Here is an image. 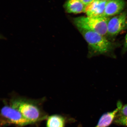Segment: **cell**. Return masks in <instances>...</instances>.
I'll return each mask as SVG.
<instances>
[{
	"label": "cell",
	"mask_w": 127,
	"mask_h": 127,
	"mask_svg": "<svg viewBox=\"0 0 127 127\" xmlns=\"http://www.w3.org/2000/svg\"><path fill=\"white\" fill-rule=\"evenodd\" d=\"M42 101L40 100L15 96L10 99L9 105L18 111L25 118L34 123L48 118L41 107Z\"/></svg>",
	"instance_id": "obj_1"
},
{
	"label": "cell",
	"mask_w": 127,
	"mask_h": 127,
	"mask_svg": "<svg viewBox=\"0 0 127 127\" xmlns=\"http://www.w3.org/2000/svg\"><path fill=\"white\" fill-rule=\"evenodd\" d=\"M77 28L88 44L90 57L101 55H110L115 50L116 45L106 36L86 29Z\"/></svg>",
	"instance_id": "obj_2"
},
{
	"label": "cell",
	"mask_w": 127,
	"mask_h": 127,
	"mask_svg": "<svg viewBox=\"0 0 127 127\" xmlns=\"http://www.w3.org/2000/svg\"><path fill=\"white\" fill-rule=\"evenodd\" d=\"M110 17H93L82 16L73 19L76 27L83 28L99 33L105 36L107 35V26Z\"/></svg>",
	"instance_id": "obj_3"
},
{
	"label": "cell",
	"mask_w": 127,
	"mask_h": 127,
	"mask_svg": "<svg viewBox=\"0 0 127 127\" xmlns=\"http://www.w3.org/2000/svg\"><path fill=\"white\" fill-rule=\"evenodd\" d=\"M1 125L2 126L13 124L23 127L33 124L18 111L8 105H5L1 109Z\"/></svg>",
	"instance_id": "obj_4"
},
{
	"label": "cell",
	"mask_w": 127,
	"mask_h": 127,
	"mask_svg": "<svg viewBox=\"0 0 127 127\" xmlns=\"http://www.w3.org/2000/svg\"><path fill=\"white\" fill-rule=\"evenodd\" d=\"M127 12L124 11L121 13L109 19L107 26V35L115 37L127 28Z\"/></svg>",
	"instance_id": "obj_5"
},
{
	"label": "cell",
	"mask_w": 127,
	"mask_h": 127,
	"mask_svg": "<svg viewBox=\"0 0 127 127\" xmlns=\"http://www.w3.org/2000/svg\"><path fill=\"white\" fill-rule=\"evenodd\" d=\"M108 1L93 0L85 5L84 12L88 17H102Z\"/></svg>",
	"instance_id": "obj_6"
},
{
	"label": "cell",
	"mask_w": 127,
	"mask_h": 127,
	"mask_svg": "<svg viewBox=\"0 0 127 127\" xmlns=\"http://www.w3.org/2000/svg\"><path fill=\"white\" fill-rule=\"evenodd\" d=\"M126 5L125 0H108L103 16L110 17L118 15L124 11Z\"/></svg>",
	"instance_id": "obj_7"
},
{
	"label": "cell",
	"mask_w": 127,
	"mask_h": 127,
	"mask_svg": "<svg viewBox=\"0 0 127 127\" xmlns=\"http://www.w3.org/2000/svg\"><path fill=\"white\" fill-rule=\"evenodd\" d=\"M123 107L122 103L119 102L117 108L112 112L104 113L101 116L98 123L95 127H108L115 120L117 115Z\"/></svg>",
	"instance_id": "obj_8"
},
{
	"label": "cell",
	"mask_w": 127,
	"mask_h": 127,
	"mask_svg": "<svg viewBox=\"0 0 127 127\" xmlns=\"http://www.w3.org/2000/svg\"><path fill=\"white\" fill-rule=\"evenodd\" d=\"M85 6L79 0H67L64 7L68 13L77 14L84 12Z\"/></svg>",
	"instance_id": "obj_9"
},
{
	"label": "cell",
	"mask_w": 127,
	"mask_h": 127,
	"mask_svg": "<svg viewBox=\"0 0 127 127\" xmlns=\"http://www.w3.org/2000/svg\"><path fill=\"white\" fill-rule=\"evenodd\" d=\"M47 127H64L65 120L62 116L53 115L48 117Z\"/></svg>",
	"instance_id": "obj_10"
},
{
	"label": "cell",
	"mask_w": 127,
	"mask_h": 127,
	"mask_svg": "<svg viewBox=\"0 0 127 127\" xmlns=\"http://www.w3.org/2000/svg\"><path fill=\"white\" fill-rule=\"evenodd\" d=\"M114 122L117 125L127 127V117L117 115Z\"/></svg>",
	"instance_id": "obj_11"
},
{
	"label": "cell",
	"mask_w": 127,
	"mask_h": 127,
	"mask_svg": "<svg viewBox=\"0 0 127 127\" xmlns=\"http://www.w3.org/2000/svg\"><path fill=\"white\" fill-rule=\"evenodd\" d=\"M117 115L127 117V104L123 106Z\"/></svg>",
	"instance_id": "obj_12"
},
{
	"label": "cell",
	"mask_w": 127,
	"mask_h": 127,
	"mask_svg": "<svg viewBox=\"0 0 127 127\" xmlns=\"http://www.w3.org/2000/svg\"><path fill=\"white\" fill-rule=\"evenodd\" d=\"M79 0L81 1L84 4L86 5L91 2L93 0Z\"/></svg>",
	"instance_id": "obj_13"
},
{
	"label": "cell",
	"mask_w": 127,
	"mask_h": 127,
	"mask_svg": "<svg viewBox=\"0 0 127 127\" xmlns=\"http://www.w3.org/2000/svg\"><path fill=\"white\" fill-rule=\"evenodd\" d=\"M127 45V34L125 36V44L124 45V48H125V47H126Z\"/></svg>",
	"instance_id": "obj_14"
},
{
	"label": "cell",
	"mask_w": 127,
	"mask_h": 127,
	"mask_svg": "<svg viewBox=\"0 0 127 127\" xmlns=\"http://www.w3.org/2000/svg\"><path fill=\"white\" fill-rule=\"evenodd\" d=\"M127 50V46L125 48H124L123 50L124 51H125V50Z\"/></svg>",
	"instance_id": "obj_15"
},
{
	"label": "cell",
	"mask_w": 127,
	"mask_h": 127,
	"mask_svg": "<svg viewBox=\"0 0 127 127\" xmlns=\"http://www.w3.org/2000/svg\"><path fill=\"white\" fill-rule=\"evenodd\" d=\"M102 0L107 1L108 0Z\"/></svg>",
	"instance_id": "obj_16"
},
{
	"label": "cell",
	"mask_w": 127,
	"mask_h": 127,
	"mask_svg": "<svg viewBox=\"0 0 127 127\" xmlns=\"http://www.w3.org/2000/svg\"><path fill=\"white\" fill-rule=\"evenodd\" d=\"M78 127H81V126H80H80H78Z\"/></svg>",
	"instance_id": "obj_17"
}]
</instances>
